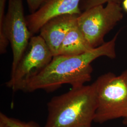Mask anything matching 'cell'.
<instances>
[{
	"label": "cell",
	"mask_w": 127,
	"mask_h": 127,
	"mask_svg": "<svg viewBox=\"0 0 127 127\" xmlns=\"http://www.w3.org/2000/svg\"><path fill=\"white\" fill-rule=\"evenodd\" d=\"M3 29L12 51L11 74L15 71L33 36L27 26L22 0H8Z\"/></svg>",
	"instance_id": "6"
},
{
	"label": "cell",
	"mask_w": 127,
	"mask_h": 127,
	"mask_svg": "<svg viewBox=\"0 0 127 127\" xmlns=\"http://www.w3.org/2000/svg\"><path fill=\"white\" fill-rule=\"evenodd\" d=\"M97 107L93 84L72 87L48 103L44 127H91Z\"/></svg>",
	"instance_id": "2"
},
{
	"label": "cell",
	"mask_w": 127,
	"mask_h": 127,
	"mask_svg": "<svg viewBox=\"0 0 127 127\" xmlns=\"http://www.w3.org/2000/svg\"><path fill=\"white\" fill-rule=\"evenodd\" d=\"M97 107L94 122L103 123L127 116V69L119 75L108 72L93 83Z\"/></svg>",
	"instance_id": "3"
},
{
	"label": "cell",
	"mask_w": 127,
	"mask_h": 127,
	"mask_svg": "<svg viewBox=\"0 0 127 127\" xmlns=\"http://www.w3.org/2000/svg\"><path fill=\"white\" fill-rule=\"evenodd\" d=\"M53 57L40 35L32 36L6 86L13 91H24L29 82L48 65Z\"/></svg>",
	"instance_id": "5"
},
{
	"label": "cell",
	"mask_w": 127,
	"mask_h": 127,
	"mask_svg": "<svg viewBox=\"0 0 127 127\" xmlns=\"http://www.w3.org/2000/svg\"><path fill=\"white\" fill-rule=\"evenodd\" d=\"M122 7L123 10L127 12V0H123Z\"/></svg>",
	"instance_id": "14"
},
{
	"label": "cell",
	"mask_w": 127,
	"mask_h": 127,
	"mask_svg": "<svg viewBox=\"0 0 127 127\" xmlns=\"http://www.w3.org/2000/svg\"><path fill=\"white\" fill-rule=\"evenodd\" d=\"M0 127H10L9 125L5 122L3 120L0 119Z\"/></svg>",
	"instance_id": "15"
},
{
	"label": "cell",
	"mask_w": 127,
	"mask_h": 127,
	"mask_svg": "<svg viewBox=\"0 0 127 127\" xmlns=\"http://www.w3.org/2000/svg\"><path fill=\"white\" fill-rule=\"evenodd\" d=\"M92 49L76 22L64 39L57 55L75 56L82 54Z\"/></svg>",
	"instance_id": "9"
},
{
	"label": "cell",
	"mask_w": 127,
	"mask_h": 127,
	"mask_svg": "<svg viewBox=\"0 0 127 127\" xmlns=\"http://www.w3.org/2000/svg\"><path fill=\"white\" fill-rule=\"evenodd\" d=\"M123 123L124 124H125V125H127V116L125 118H123Z\"/></svg>",
	"instance_id": "16"
},
{
	"label": "cell",
	"mask_w": 127,
	"mask_h": 127,
	"mask_svg": "<svg viewBox=\"0 0 127 127\" xmlns=\"http://www.w3.org/2000/svg\"><path fill=\"white\" fill-rule=\"evenodd\" d=\"M78 16L66 14L57 16L49 20L41 28L40 35L54 56L57 55L65 37L77 22Z\"/></svg>",
	"instance_id": "8"
},
{
	"label": "cell",
	"mask_w": 127,
	"mask_h": 127,
	"mask_svg": "<svg viewBox=\"0 0 127 127\" xmlns=\"http://www.w3.org/2000/svg\"><path fill=\"white\" fill-rule=\"evenodd\" d=\"M81 0H47L41 8L26 17L27 26L33 35L42 26L53 18L63 15H80Z\"/></svg>",
	"instance_id": "7"
},
{
	"label": "cell",
	"mask_w": 127,
	"mask_h": 127,
	"mask_svg": "<svg viewBox=\"0 0 127 127\" xmlns=\"http://www.w3.org/2000/svg\"><path fill=\"white\" fill-rule=\"evenodd\" d=\"M0 119L3 120L10 127H41L34 122H23L17 119L8 117L2 113L0 114Z\"/></svg>",
	"instance_id": "11"
},
{
	"label": "cell",
	"mask_w": 127,
	"mask_h": 127,
	"mask_svg": "<svg viewBox=\"0 0 127 127\" xmlns=\"http://www.w3.org/2000/svg\"><path fill=\"white\" fill-rule=\"evenodd\" d=\"M119 33L117 32L111 40L82 54L55 56L48 65L29 82L24 91L43 90L52 92L64 84L72 87L84 85L91 80L93 72L91 64L93 61L101 57L116 58V43Z\"/></svg>",
	"instance_id": "1"
},
{
	"label": "cell",
	"mask_w": 127,
	"mask_h": 127,
	"mask_svg": "<svg viewBox=\"0 0 127 127\" xmlns=\"http://www.w3.org/2000/svg\"><path fill=\"white\" fill-rule=\"evenodd\" d=\"M123 0H84L82 3V8L85 10L99 5H103L109 1H115L121 3Z\"/></svg>",
	"instance_id": "12"
},
{
	"label": "cell",
	"mask_w": 127,
	"mask_h": 127,
	"mask_svg": "<svg viewBox=\"0 0 127 127\" xmlns=\"http://www.w3.org/2000/svg\"><path fill=\"white\" fill-rule=\"evenodd\" d=\"M121 3L109 1L84 10L77 18L78 27L92 49L104 43L105 36L123 19Z\"/></svg>",
	"instance_id": "4"
},
{
	"label": "cell",
	"mask_w": 127,
	"mask_h": 127,
	"mask_svg": "<svg viewBox=\"0 0 127 127\" xmlns=\"http://www.w3.org/2000/svg\"><path fill=\"white\" fill-rule=\"evenodd\" d=\"M7 0H0V53L3 54L7 52L9 41L4 33V24L5 18V8Z\"/></svg>",
	"instance_id": "10"
},
{
	"label": "cell",
	"mask_w": 127,
	"mask_h": 127,
	"mask_svg": "<svg viewBox=\"0 0 127 127\" xmlns=\"http://www.w3.org/2000/svg\"><path fill=\"white\" fill-rule=\"evenodd\" d=\"M30 12L31 14L39 9L47 0H26Z\"/></svg>",
	"instance_id": "13"
}]
</instances>
